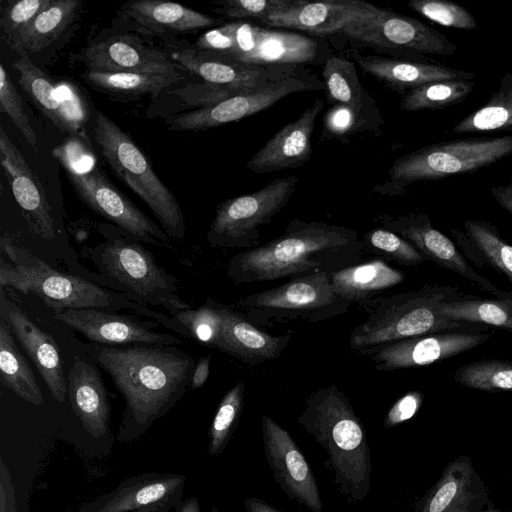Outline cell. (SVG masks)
<instances>
[{
	"label": "cell",
	"mask_w": 512,
	"mask_h": 512,
	"mask_svg": "<svg viewBox=\"0 0 512 512\" xmlns=\"http://www.w3.org/2000/svg\"><path fill=\"white\" fill-rule=\"evenodd\" d=\"M85 350L123 396L125 427L139 430L165 415L184 396L196 365L189 353L175 345L89 342Z\"/></svg>",
	"instance_id": "1"
},
{
	"label": "cell",
	"mask_w": 512,
	"mask_h": 512,
	"mask_svg": "<svg viewBox=\"0 0 512 512\" xmlns=\"http://www.w3.org/2000/svg\"><path fill=\"white\" fill-rule=\"evenodd\" d=\"M366 251L356 230L293 219L283 234L232 256L226 274L240 285L314 272L332 273L361 262Z\"/></svg>",
	"instance_id": "2"
},
{
	"label": "cell",
	"mask_w": 512,
	"mask_h": 512,
	"mask_svg": "<svg viewBox=\"0 0 512 512\" xmlns=\"http://www.w3.org/2000/svg\"><path fill=\"white\" fill-rule=\"evenodd\" d=\"M297 422L327 452L324 466L337 491L350 504L363 501L371 488V453L364 424L344 392L334 384L312 392Z\"/></svg>",
	"instance_id": "3"
},
{
	"label": "cell",
	"mask_w": 512,
	"mask_h": 512,
	"mask_svg": "<svg viewBox=\"0 0 512 512\" xmlns=\"http://www.w3.org/2000/svg\"><path fill=\"white\" fill-rule=\"evenodd\" d=\"M104 240L85 249L97 273L88 280L149 307H162L170 316L191 308L179 295V281L157 264L153 253L116 226L99 223ZM86 278V279H87Z\"/></svg>",
	"instance_id": "4"
},
{
	"label": "cell",
	"mask_w": 512,
	"mask_h": 512,
	"mask_svg": "<svg viewBox=\"0 0 512 512\" xmlns=\"http://www.w3.org/2000/svg\"><path fill=\"white\" fill-rule=\"evenodd\" d=\"M0 247L9 259V262L0 259V288L11 287L26 295H36L55 313L68 309L107 312L128 309L159 324L165 320V314L135 303L120 293L85 277L53 268L6 235L1 236Z\"/></svg>",
	"instance_id": "5"
},
{
	"label": "cell",
	"mask_w": 512,
	"mask_h": 512,
	"mask_svg": "<svg viewBox=\"0 0 512 512\" xmlns=\"http://www.w3.org/2000/svg\"><path fill=\"white\" fill-rule=\"evenodd\" d=\"M461 293L458 286L426 284L417 290L379 297L362 308L367 318L356 325L349 346L359 351L387 342L429 333L475 330L489 326L445 319L440 304Z\"/></svg>",
	"instance_id": "6"
},
{
	"label": "cell",
	"mask_w": 512,
	"mask_h": 512,
	"mask_svg": "<svg viewBox=\"0 0 512 512\" xmlns=\"http://www.w3.org/2000/svg\"><path fill=\"white\" fill-rule=\"evenodd\" d=\"M78 198L139 242L168 246L164 230L108 179L87 136L69 135L51 151Z\"/></svg>",
	"instance_id": "7"
},
{
	"label": "cell",
	"mask_w": 512,
	"mask_h": 512,
	"mask_svg": "<svg viewBox=\"0 0 512 512\" xmlns=\"http://www.w3.org/2000/svg\"><path fill=\"white\" fill-rule=\"evenodd\" d=\"M94 138L105 162L153 212L170 239L183 240L185 218L171 190L160 180L144 152L112 119L98 111Z\"/></svg>",
	"instance_id": "8"
},
{
	"label": "cell",
	"mask_w": 512,
	"mask_h": 512,
	"mask_svg": "<svg viewBox=\"0 0 512 512\" xmlns=\"http://www.w3.org/2000/svg\"><path fill=\"white\" fill-rule=\"evenodd\" d=\"M510 154L512 135L431 144L397 158L387 181L374 190L383 195H402L413 183L474 172Z\"/></svg>",
	"instance_id": "9"
},
{
	"label": "cell",
	"mask_w": 512,
	"mask_h": 512,
	"mask_svg": "<svg viewBox=\"0 0 512 512\" xmlns=\"http://www.w3.org/2000/svg\"><path fill=\"white\" fill-rule=\"evenodd\" d=\"M350 305L334 293L329 273L324 271L293 277L280 286L247 295L235 303L257 327L298 320L316 323L347 312Z\"/></svg>",
	"instance_id": "10"
},
{
	"label": "cell",
	"mask_w": 512,
	"mask_h": 512,
	"mask_svg": "<svg viewBox=\"0 0 512 512\" xmlns=\"http://www.w3.org/2000/svg\"><path fill=\"white\" fill-rule=\"evenodd\" d=\"M297 183L295 176H286L257 191L220 202L207 232L209 245L247 249L260 245V227L287 205Z\"/></svg>",
	"instance_id": "11"
},
{
	"label": "cell",
	"mask_w": 512,
	"mask_h": 512,
	"mask_svg": "<svg viewBox=\"0 0 512 512\" xmlns=\"http://www.w3.org/2000/svg\"><path fill=\"white\" fill-rule=\"evenodd\" d=\"M341 33L351 39L385 50H399L413 55L451 56L457 46L431 26L391 10L356 19Z\"/></svg>",
	"instance_id": "12"
},
{
	"label": "cell",
	"mask_w": 512,
	"mask_h": 512,
	"mask_svg": "<svg viewBox=\"0 0 512 512\" xmlns=\"http://www.w3.org/2000/svg\"><path fill=\"white\" fill-rule=\"evenodd\" d=\"M323 87L324 83L304 78L299 73L213 105L169 115L164 122L169 131L207 130L261 112L290 94Z\"/></svg>",
	"instance_id": "13"
},
{
	"label": "cell",
	"mask_w": 512,
	"mask_h": 512,
	"mask_svg": "<svg viewBox=\"0 0 512 512\" xmlns=\"http://www.w3.org/2000/svg\"><path fill=\"white\" fill-rule=\"evenodd\" d=\"M492 334L489 328L429 333L365 348L356 353L369 357L378 371L426 366L487 342Z\"/></svg>",
	"instance_id": "14"
},
{
	"label": "cell",
	"mask_w": 512,
	"mask_h": 512,
	"mask_svg": "<svg viewBox=\"0 0 512 512\" xmlns=\"http://www.w3.org/2000/svg\"><path fill=\"white\" fill-rule=\"evenodd\" d=\"M261 431L266 462L281 490L309 511L322 512L316 477L289 432L268 415L262 416Z\"/></svg>",
	"instance_id": "15"
},
{
	"label": "cell",
	"mask_w": 512,
	"mask_h": 512,
	"mask_svg": "<svg viewBox=\"0 0 512 512\" xmlns=\"http://www.w3.org/2000/svg\"><path fill=\"white\" fill-rule=\"evenodd\" d=\"M232 25L234 49L230 55L222 57L248 65L273 67L308 64L319 54V43L300 33L263 28L246 21H235Z\"/></svg>",
	"instance_id": "16"
},
{
	"label": "cell",
	"mask_w": 512,
	"mask_h": 512,
	"mask_svg": "<svg viewBox=\"0 0 512 512\" xmlns=\"http://www.w3.org/2000/svg\"><path fill=\"white\" fill-rule=\"evenodd\" d=\"M388 229L410 242L425 260L466 278L481 290L494 297H506L510 291H502L489 279L477 273L467 262L456 244L433 227L429 216L421 212L401 215H381L377 220Z\"/></svg>",
	"instance_id": "17"
},
{
	"label": "cell",
	"mask_w": 512,
	"mask_h": 512,
	"mask_svg": "<svg viewBox=\"0 0 512 512\" xmlns=\"http://www.w3.org/2000/svg\"><path fill=\"white\" fill-rule=\"evenodd\" d=\"M141 317L96 309H68L55 313V319L74 329L91 343L108 346L132 344L176 346L184 343L172 334L158 332L157 321Z\"/></svg>",
	"instance_id": "18"
},
{
	"label": "cell",
	"mask_w": 512,
	"mask_h": 512,
	"mask_svg": "<svg viewBox=\"0 0 512 512\" xmlns=\"http://www.w3.org/2000/svg\"><path fill=\"white\" fill-rule=\"evenodd\" d=\"M170 56L183 69L199 76L205 84L246 92L299 74L295 66L248 65L192 47L173 51Z\"/></svg>",
	"instance_id": "19"
},
{
	"label": "cell",
	"mask_w": 512,
	"mask_h": 512,
	"mask_svg": "<svg viewBox=\"0 0 512 512\" xmlns=\"http://www.w3.org/2000/svg\"><path fill=\"white\" fill-rule=\"evenodd\" d=\"M0 318L3 319L32 360L52 396L63 403L67 396V378L57 344L52 336L33 322L12 302L1 288Z\"/></svg>",
	"instance_id": "20"
},
{
	"label": "cell",
	"mask_w": 512,
	"mask_h": 512,
	"mask_svg": "<svg viewBox=\"0 0 512 512\" xmlns=\"http://www.w3.org/2000/svg\"><path fill=\"white\" fill-rule=\"evenodd\" d=\"M0 162L32 231L44 240L54 239V217L42 184L3 127H0Z\"/></svg>",
	"instance_id": "21"
},
{
	"label": "cell",
	"mask_w": 512,
	"mask_h": 512,
	"mask_svg": "<svg viewBox=\"0 0 512 512\" xmlns=\"http://www.w3.org/2000/svg\"><path fill=\"white\" fill-rule=\"evenodd\" d=\"M379 9L378 6L360 0H297L292 7L273 12L260 22L268 28L295 29L326 35L341 32L352 21Z\"/></svg>",
	"instance_id": "22"
},
{
	"label": "cell",
	"mask_w": 512,
	"mask_h": 512,
	"mask_svg": "<svg viewBox=\"0 0 512 512\" xmlns=\"http://www.w3.org/2000/svg\"><path fill=\"white\" fill-rule=\"evenodd\" d=\"M82 59L95 72L166 71L183 69L166 51L131 34H116L87 46Z\"/></svg>",
	"instance_id": "23"
},
{
	"label": "cell",
	"mask_w": 512,
	"mask_h": 512,
	"mask_svg": "<svg viewBox=\"0 0 512 512\" xmlns=\"http://www.w3.org/2000/svg\"><path fill=\"white\" fill-rule=\"evenodd\" d=\"M324 100L317 99L294 121L285 125L247 162L246 167L254 173L297 168L310 159L311 137L317 116L324 108Z\"/></svg>",
	"instance_id": "24"
},
{
	"label": "cell",
	"mask_w": 512,
	"mask_h": 512,
	"mask_svg": "<svg viewBox=\"0 0 512 512\" xmlns=\"http://www.w3.org/2000/svg\"><path fill=\"white\" fill-rule=\"evenodd\" d=\"M350 57L365 73L403 96L427 83L445 80H474L475 73L456 70L439 63L363 55L356 49Z\"/></svg>",
	"instance_id": "25"
},
{
	"label": "cell",
	"mask_w": 512,
	"mask_h": 512,
	"mask_svg": "<svg viewBox=\"0 0 512 512\" xmlns=\"http://www.w3.org/2000/svg\"><path fill=\"white\" fill-rule=\"evenodd\" d=\"M118 16L145 33L168 37L217 27L222 22L187 6L162 0L127 2L120 7Z\"/></svg>",
	"instance_id": "26"
},
{
	"label": "cell",
	"mask_w": 512,
	"mask_h": 512,
	"mask_svg": "<svg viewBox=\"0 0 512 512\" xmlns=\"http://www.w3.org/2000/svg\"><path fill=\"white\" fill-rule=\"evenodd\" d=\"M222 326L217 350L233 356L247 365H259L278 358L291 335L272 336L252 324L232 306L221 305Z\"/></svg>",
	"instance_id": "27"
},
{
	"label": "cell",
	"mask_w": 512,
	"mask_h": 512,
	"mask_svg": "<svg viewBox=\"0 0 512 512\" xmlns=\"http://www.w3.org/2000/svg\"><path fill=\"white\" fill-rule=\"evenodd\" d=\"M67 395L86 432L95 438L103 436L108 430L111 407L104 382L91 362H73L67 376Z\"/></svg>",
	"instance_id": "28"
},
{
	"label": "cell",
	"mask_w": 512,
	"mask_h": 512,
	"mask_svg": "<svg viewBox=\"0 0 512 512\" xmlns=\"http://www.w3.org/2000/svg\"><path fill=\"white\" fill-rule=\"evenodd\" d=\"M484 491L467 457L450 463L438 482L415 505L414 512H472Z\"/></svg>",
	"instance_id": "29"
},
{
	"label": "cell",
	"mask_w": 512,
	"mask_h": 512,
	"mask_svg": "<svg viewBox=\"0 0 512 512\" xmlns=\"http://www.w3.org/2000/svg\"><path fill=\"white\" fill-rule=\"evenodd\" d=\"M329 277L338 297L363 307L399 285L405 273L376 258L329 273Z\"/></svg>",
	"instance_id": "30"
},
{
	"label": "cell",
	"mask_w": 512,
	"mask_h": 512,
	"mask_svg": "<svg viewBox=\"0 0 512 512\" xmlns=\"http://www.w3.org/2000/svg\"><path fill=\"white\" fill-rule=\"evenodd\" d=\"M465 233L451 229L458 245L477 266L493 267L512 283V245L500 234L497 227L484 220L468 219Z\"/></svg>",
	"instance_id": "31"
},
{
	"label": "cell",
	"mask_w": 512,
	"mask_h": 512,
	"mask_svg": "<svg viewBox=\"0 0 512 512\" xmlns=\"http://www.w3.org/2000/svg\"><path fill=\"white\" fill-rule=\"evenodd\" d=\"M184 69L166 71L95 72L86 70L82 78L93 89L119 99L157 96L164 89L181 81Z\"/></svg>",
	"instance_id": "32"
},
{
	"label": "cell",
	"mask_w": 512,
	"mask_h": 512,
	"mask_svg": "<svg viewBox=\"0 0 512 512\" xmlns=\"http://www.w3.org/2000/svg\"><path fill=\"white\" fill-rule=\"evenodd\" d=\"M324 88L331 105L351 107L369 118L382 123L376 102L362 86L353 61L331 55L323 68Z\"/></svg>",
	"instance_id": "33"
},
{
	"label": "cell",
	"mask_w": 512,
	"mask_h": 512,
	"mask_svg": "<svg viewBox=\"0 0 512 512\" xmlns=\"http://www.w3.org/2000/svg\"><path fill=\"white\" fill-rule=\"evenodd\" d=\"M80 0H51L50 4L20 33L11 48L28 55L53 43L77 18Z\"/></svg>",
	"instance_id": "34"
},
{
	"label": "cell",
	"mask_w": 512,
	"mask_h": 512,
	"mask_svg": "<svg viewBox=\"0 0 512 512\" xmlns=\"http://www.w3.org/2000/svg\"><path fill=\"white\" fill-rule=\"evenodd\" d=\"M439 313L452 321L512 331V291L506 297L492 299L459 293L443 301Z\"/></svg>",
	"instance_id": "35"
},
{
	"label": "cell",
	"mask_w": 512,
	"mask_h": 512,
	"mask_svg": "<svg viewBox=\"0 0 512 512\" xmlns=\"http://www.w3.org/2000/svg\"><path fill=\"white\" fill-rule=\"evenodd\" d=\"M13 333L0 318V379L3 386L34 405L43 403L35 375L16 345Z\"/></svg>",
	"instance_id": "36"
},
{
	"label": "cell",
	"mask_w": 512,
	"mask_h": 512,
	"mask_svg": "<svg viewBox=\"0 0 512 512\" xmlns=\"http://www.w3.org/2000/svg\"><path fill=\"white\" fill-rule=\"evenodd\" d=\"M499 130H512V70L501 78L498 89L483 106L452 128L456 134Z\"/></svg>",
	"instance_id": "37"
},
{
	"label": "cell",
	"mask_w": 512,
	"mask_h": 512,
	"mask_svg": "<svg viewBox=\"0 0 512 512\" xmlns=\"http://www.w3.org/2000/svg\"><path fill=\"white\" fill-rule=\"evenodd\" d=\"M12 68L19 73L20 86L39 110L65 133L56 81L38 68L26 54L20 55V58L12 63Z\"/></svg>",
	"instance_id": "38"
},
{
	"label": "cell",
	"mask_w": 512,
	"mask_h": 512,
	"mask_svg": "<svg viewBox=\"0 0 512 512\" xmlns=\"http://www.w3.org/2000/svg\"><path fill=\"white\" fill-rule=\"evenodd\" d=\"M221 305L208 297L198 308H189L170 316L168 329L216 348L222 326Z\"/></svg>",
	"instance_id": "39"
},
{
	"label": "cell",
	"mask_w": 512,
	"mask_h": 512,
	"mask_svg": "<svg viewBox=\"0 0 512 512\" xmlns=\"http://www.w3.org/2000/svg\"><path fill=\"white\" fill-rule=\"evenodd\" d=\"M475 80H445L419 86L406 93L400 108L407 112L434 110L458 104L475 88Z\"/></svg>",
	"instance_id": "40"
},
{
	"label": "cell",
	"mask_w": 512,
	"mask_h": 512,
	"mask_svg": "<svg viewBox=\"0 0 512 512\" xmlns=\"http://www.w3.org/2000/svg\"><path fill=\"white\" fill-rule=\"evenodd\" d=\"M453 378L456 383L471 389L512 392V361H473L457 368Z\"/></svg>",
	"instance_id": "41"
},
{
	"label": "cell",
	"mask_w": 512,
	"mask_h": 512,
	"mask_svg": "<svg viewBox=\"0 0 512 512\" xmlns=\"http://www.w3.org/2000/svg\"><path fill=\"white\" fill-rule=\"evenodd\" d=\"M245 383L240 381L221 399L209 430V453L220 454L235 432L244 408Z\"/></svg>",
	"instance_id": "42"
},
{
	"label": "cell",
	"mask_w": 512,
	"mask_h": 512,
	"mask_svg": "<svg viewBox=\"0 0 512 512\" xmlns=\"http://www.w3.org/2000/svg\"><path fill=\"white\" fill-rule=\"evenodd\" d=\"M181 482V477H173L125 488L106 499L96 512H127L152 504L169 494Z\"/></svg>",
	"instance_id": "43"
},
{
	"label": "cell",
	"mask_w": 512,
	"mask_h": 512,
	"mask_svg": "<svg viewBox=\"0 0 512 512\" xmlns=\"http://www.w3.org/2000/svg\"><path fill=\"white\" fill-rule=\"evenodd\" d=\"M367 251L375 252L404 266H417L426 260L407 240L383 227L374 228L363 236Z\"/></svg>",
	"instance_id": "44"
},
{
	"label": "cell",
	"mask_w": 512,
	"mask_h": 512,
	"mask_svg": "<svg viewBox=\"0 0 512 512\" xmlns=\"http://www.w3.org/2000/svg\"><path fill=\"white\" fill-rule=\"evenodd\" d=\"M408 7L430 21L444 27L474 30L478 24L462 5L447 0H410Z\"/></svg>",
	"instance_id": "45"
},
{
	"label": "cell",
	"mask_w": 512,
	"mask_h": 512,
	"mask_svg": "<svg viewBox=\"0 0 512 512\" xmlns=\"http://www.w3.org/2000/svg\"><path fill=\"white\" fill-rule=\"evenodd\" d=\"M56 84L65 133L86 136L85 126L90 115L86 96L76 84L69 80L56 81Z\"/></svg>",
	"instance_id": "46"
},
{
	"label": "cell",
	"mask_w": 512,
	"mask_h": 512,
	"mask_svg": "<svg viewBox=\"0 0 512 512\" xmlns=\"http://www.w3.org/2000/svg\"><path fill=\"white\" fill-rule=\"evenodd\" d=\"M381 124L351 107L333 104L323 117V137L341 139L358 132L378 129Z\"/></svg>",
	"instance_id": "47"
},
{
	"label": "cell",
	"mask_w": 512,
	"mask_h": 512,
	"mask_svg": "<svg viewBox=\"0 0 512 512\" xmlns=\"http://www.w3.org/2000/svg\"><path fill=\"white\" fill-rule=\"evenodd\" d=\"M297 0H216L213 11L230 19L256 18L259 21L269 14L288 9Z\"/></svg>",
	"instance_id": "48"
},
{
	"label": "cell",
	"mask_w": 512,
	"mask_h": 512,
	"mask_svg": "<svg viewBox=\"0 0 512 512\" xmlns=\"http://www.w3.org/2000/svg\"><path fill=\"white\" fill-rule=\"evenodd\" d=\"M51 0H21L3 9L0 25L7 43L12 46L20 33L41 13Z\"/></svg>",
	"instance_id": "49"
},
{
	"label": "cell",
	"mask_w": 512,
	"mask_h": 512,
	"mask_svg": "<svg viewBox=\"0 0 512 512\" xmlns=\"http://www.w3.org/2000/svg\"><path fill=\"white\" fill-rule=\"evenodd\" d=\"M0 104L27 142L34 146L37 141L36 133L24 110L21 97L3 64L0 65Z\"/></svg>",
	"instance_id": "50"
},
{
	"label": "cell",
	"mask_w": 512,
	"mask_h": 512,
	"mask_svg": "<svg viewBox=\"0 0 512 512\" xmlns=\"http://www.w3.org/2000/svg\"><path fill=\"white\" fill-rule=\"evenodd\" d=\"M424 395L418 390H412L402 395L387 411L384 428H392L413 418L422 406Z\"/></svg>",
	"instance_id": "51"
},
{
	"label": "cell",
	"mask_w": 512,
	"mask_h": 512,
	"mask_svg": "<svg viewBox=\"0 0 512 512\" xmlns=\"http://www.w3.org/2000/svg\"><path fill=\"white\" fill-rule=\"evenodd\" d=\"M0 512H17L15 490L8 468L0 460Z\"/></svg>",
	"instance_id": "52"
},
{
	"label": "cell",
	"mask_w": 512,
	"mask_h": 512,
	"mask_svg": "<svg viewBox=\"0 0 512 512\" xmlns=\"http://www.w3.org/2000/svg\"><path fill=\"white\" fill-rule=\"evenodd\" d=\"M211 355H204L196 362L190 387L192 389L201 388L209 376Z\"/></svg>",
	"instance_id": "53"
},
{
	"label": "cell",
	"mask_w": 512,
	"mask_h": 512,
	"mask_svg": "<svg viewBox=\"0 0 512 512\" xmlns=\"http://www.w3.org/2000/svg\"><path fill=\"white\" fill-rule=\"evenodd\" d=\"M491 194L494 200L512 215V181L505 185L493 186Z\"/></svg>",
	"instance_id": "54"
},
{
	"label": "cell",
	"mask_w": 512,
	"mask_h": 512,
	"mask_svg": "<svg viewBox=\"0 0 512 512\" xmlns=\"http://www.w3.org/2000/svg\"><path fill=\"white\" fill-rule=\"evenodd\" d=\"M246 512H282L273 505L256 497H248L244 500Z\"/></svg>",
	"instance_id": "55"
},
{
	"label": "cell",
	"mask_w": 512,
	"mask_h": 512,
	"mask_svg": "<svg viewBox=\"0 0 512 512\" xmlns=\"http://www.w3.org/2000/svg\"><path fill=\"white\" fill-rule=\"evenodd\" d=\"M180 512H200L199 504L195 498L189 499Z\"/></svg>",
	"instance_id": "56"
},
{
	"label": "cell",
	"mask_w": 512,
	"mask_h": 512,
	"mask_svg": "<svg viewBox=\"0 0 512 512\" xmlns=\"http://www.w3.org/2000/svg\"><path fill=\"white\" fill-rule=\"evenodd\" d=\"M482 512H501V511H499V510H495V509H489V510L482 511Z\"/></svg>",
	"instance_id": "57"
},
{
	"label": "cell",
	"mask_w": 512,
	"mask_h": 512,
	"mask_svg": "<svg viewBox=\"0 0 512 512\" xmlns=\"http://www.w3.org/2000/svg\"><path fill=\"white\" fill-rule=\"evenodd\" d=\"M464 512H468V511H464Z\"/></svg>",
	"instance_id": "58"
}]
</instances>
